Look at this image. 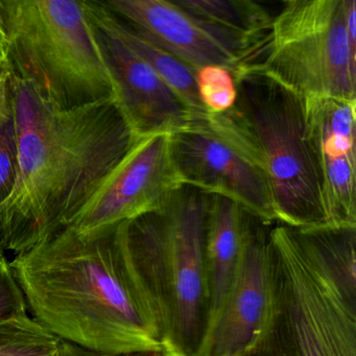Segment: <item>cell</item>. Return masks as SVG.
I'll list each match as a JSON object with an SVG mask.
<instances>
[{"instance_id":"obj_1","label":"cell","mask_w":356,"mask_h":356,"mask_svg":"<svg viewBox=\"0 0 356 356\" xmlns=\"http://www.w3.org/2000/svg\"><path fill=\"white\" fill-rule=\"evenodd\" d=\"M29 312L62 341L108 355L163 350L161 321L126 222L64 228L10 261Z\"/></svg>"},{"instance_id":"obj_2","label":"cell","mask_w":356,"mask_h":356,"mask_svg":"<svg viewBox=\"0 0 356 356\" xmlns=\"http://www.w3.org/2000/svg\"><path fill=\"white\" fill-rule=\"evenodd\" d=\"M18 170L0 207V250L22 253L68 227L130 151L114 99L60 111L10 72Z\"/></svg>"},{"instance_id":"obj_3","label":"cell","mask_w":356,"mask_h":356,"mask_svg":"<svg viewBox=\"0 0 356 356\" xmlns=\"http://www.w3.org/2000/svg\"><path fill=\"white\" fill-rule=\"evenodd\" d=\"M233 76L234 102L222 113L207 114L210 124L261 170L277 222L298 229L328 226L305 99L255 65Z\"/></svg>"},{"instance_id":"obj_4","label":"cell","mask_w":356,"mask_h":356,"mask_svg":"<svg viewBox=\"0 0 356 356\" xmlns=\"http://www.w3.org/2000/svg\"><path fill=\"white\" fill-rule=\"evenodd\" d=\"M12 76L60 111L114 99L86 3L0 0Z\"/></svg>"},{"instance_id":"obj_5","label":"cell","mask_w":356,"mask_h":356,"mask_svg":"<svg viewBox=\"0 0 356 356\" xmlns=\"http://www.w3.org/2000/svg\"><path fill=\"white\" fill-rule=\"evenodd\" d=\"M207 193L180 185L160 209L126 222L129 248L157 306L163 346L184 356H195L207 318Z\"/></svg>"},{"instance_id":"obj_6","label":"cell","mask_w":356,"mask_h":356,"mask_svg":"<svg viewBox=\"0 0 356 356\" xmlns=\"http://www.w3.org/2000/svg\"><path fill=\"white\" fill-rule=\"evenodd\" d=\"M347 0H289L273 19L254 65L304 99L356 102V47Z\"/></svg>"},{"instance_id":"obj_7","label":"cell","mask_w":356,"mask_h":356,"mask_svg":"<svg viewBox=\"0 0 356 356\" xmlns=\"http://www.w3.org/2000/svg\"><path fill=\"white\" fill-rule=\"evenodd\" d=\"M268 225L245 212L236 273L218 314L204 330L195 356H252L268 341L277 310L276 266Z\"/></svg>"},{"instance_id":"obj_8","label":"cell","mask_w":356,"mask_h":356,"mask_svg":"<svg viewBox=\"0 0 356 356\" xmlns=\"http://www.w3.org/2000/svg\"><path fill=\"white\" fill-rule=\"evenodd\" d=\"M110 12L193 68L232 74L257 62L264 41L195 17L168 0H103Z\"/></svg>"},{"instance_id":"obj_9","label":"cell","mask_w":356,"mask_h":356,"mask_svg":"<svg viewBox=\"0 0 356 356\" xmlns=\"http://www.w3.org/2000/svg\"><path fill=\"white\" fill-rule=\"evenodd\" d=\"M170 151L181 185L228 197L264 222H276L266 177L210 124L207 115L170 135Z\"/></svg>"},{"instance_id":"obj_10","label":"cell","mask_w":356,"mask_h":356,"mask_svg":"<svg viewBox=\"0 0 356 356\" xmlns=\"http://www.w3.org/2000/svg\"><path fill=\"white\" fill-rule=\"evenodd\" d=\"M180 185L170 135L138 138L66 228L86 232L156 211Z\"/></svg>"},{"instance_id":"obj_11","label":"cell","mask_w":356,"mask_h":356,"mask_svg":"<svg viewBox=\"0 0 356 356\" xmlns=\"http://www.w3.org/2000/svg\"><path fill=\"white\" fill-rule=\"evenodd\" d=\"M91 22L113 87L114 101L133 134L137 138L172 135L188 127L193 113L170 85L118 37Z\"/></svg>"},{"instance_id":"obj_12","label":"cell","mask_w":356,"mask_h":356,"mask_svg":"<svg viewBox=\"0 0 356 356\" xmlns=\"http://www.w3.org/2000/svg\"><path fill=\"white\" fill-rule=\"evenodd\" d=\"M327 224L356 228V102L305 99Z\"/></svg>"},{"instance_id":"obj_13","label":"cell","mask_w":356,"mask_h":356,"mask_svg":"<svg viewBox=\"0 0 356 356\" xmlns=\"http://www.w3.org/2000/svg\"><path fill=\"white\" fill-rule=\"evenodd\" d=\"M245 212L236 202L228 197L208 195L205 222V328L218 314L236 273L243 247Z\"/></svg>"},{"instance_id":"obj_14","label":"cell","mask_w":356,"mask_h":356,"mask_svg":"<svg viewBox=\"0 0 356 356\" xmlns=\"http://www.w3.org/2000/svg\"><path fill=\"white\" fill-rule=\"evenodd\" d=\"M85 3L91 20L109 31L147 62L184 102L193 120L207 115L200 97L195 70L114 15L99 0H85Z\"/></svg>"},{"instance_id":"obj_15","label":"cell","mask_w":356,"mask_h":356,"mask_svg":"<svg viewBox=\"0 0 356 356\" xmlns=\"http://www.w3.org/2000/svg\"><path fill=\"white\" fill-rule=\"evenodd\" d=\"M175 1L200 19L259 40H266L274 19L264 6L253 0Z\"/></svg>"},{"instance_id":"obj_16","label":"cell","mask_w":356,"mask_h":356,"mask_svg":"<svg viewBox=\"0 0 356 356\" xmlns=\"http://www.w3.org/2000/svg\"><path fill=\"white\" fill-rule=\"evenodd\" d=\"M60 341L29 312L0 320V356H58Z\"/></svg>"},{"instance_id":"obj_17","label":"cell","mask_w":356,"mask_h":356,"mask_svg":"<svg viewBox=\"0 0 356 356\" xmlns=\"http://www.w3.org/2000/svg\"><path fill=\"white\" fill-rule=\"evenodd\" d=\"M17 170V140L9 82V90L0 105V207L13 193Z\"/></svg>"},{"instance_id":"obj_18","label":"cell","mask_w":356,"mask_h":356,"mask_svg":"<svg viewBox=\"0 0 356 356\" xmlns=\"http://www.w3.org/2000/svg\"><path fill=\"white\" fill-rule=\"evenodd\" d=\"M200 97L208 114L222 113L235 99L234 76L222 67H206L197 72Z\"/></svg>"},{"instance_id":"obj_19","label":"cell","mask_w":356,"mask_h":356,"mask_svg":"<svg viewBox=\"0 0 356 356\" xmlns=\"http://www.w3.org/2000/svg\"><path fill=\"white\" fill-rule=\"evenodd\" d=\"M29 312L26 298L6 256L0 257V320Z\"/></svg>"},{"instance_id":"obj_20","label":"cell","mask_w":356,"mask_h":356,"mask_svg":"<svg viewBox=\"0 0 356 356\" xmlns=\"http://www.w3.org/2000/svg\"><path fill=\"white\" fill-rule=\"evenodd\" d=\"M10 70L7 63H0V105L9 90Z\"/></svg>"},{"instance_id":"obj_21","label":"cell","mask_w":356,"mask_h":356,"mask_svg":"<svg viewBox=\"0 0 356 356\" xmlns=\"http://www.w3.org/2000/svg\"><path fill=\"white\" fill-rule=\"evenodd\" d=\"M8 42L6 35L5 24H3L1 9H0V63H7Z\"/></svg>"},{"instance_id":"obj_22","label":"cell","mask_w":356,"mask_h":356,"mask_svg":"<svg viewBox=\"0 0 356 356\" xmlns=\"http://www.w3.org/2000/svg\"><path fill=\"white\" fill-rule=\"evenodd\" d=\"M162 356H184L178 350L175 349L172 346L164 345L162 350Z\"/></svg>"},{"instance_id":"obj_23","label":"cell","mask_w":356,"mask_h":356,"mask_svg":"<svg viewBox=\"0 0 356 356\" xmlns=\"http://www.w3.org/2000/svg\"><path fill=\"white\" fill-rule=\"evenodd\" d=\"M252 356H270V354L268 353V351H266V350L262 349L260 350L259 352H257V353L254 354V355Z\"/></svg>"},{"instance_id":"obj_24","label":"cell","mask_w":356,"mask_h":356,"mask_svg":"<svg viewBox=\"0 0 356 356\" xmlns=\"http://www.w3.org/2000/svg\"><path fill=\"white\" fill-rule=\"evenodd\" d=\"M153 356H162V351L161 352H158V353L154 354Z\"/></svg>"},{"instance_id":"obj_25","label":"cell","mask_w":356,"mask_h":356,"mask_svg":"<svg viewBox=\"0 0 356 356\" xmlns=\"http://www.w3.org/2000/svg\"><path fill=\"white\" fill-rule=\"evenodd\" d=\"M3 256H6V254L3 253V252L1 251V250H0V257H3Z\"/></svg>"}]
</instances>
